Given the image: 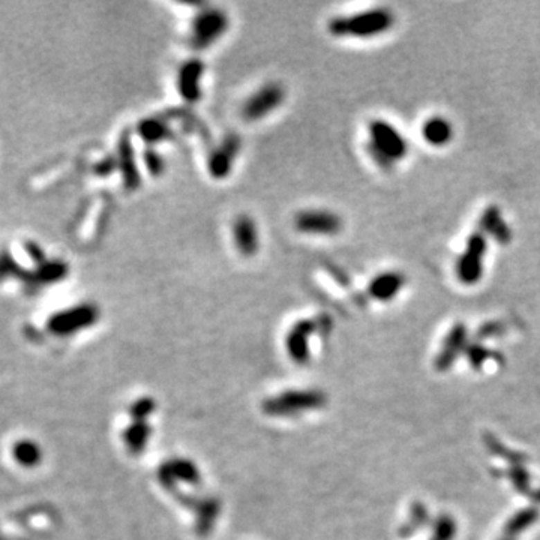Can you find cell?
<instances>
[{
	"label": "cell",
	"instance_id": "obj_18",
	"mask_svg": "<svg viewBox=\"0 0 540 540\" xmlns=\"http://www.w3.org/2000/svg\"><path fill=\"white\" fill-rule=\"evenodd\" d=\"M155 401L149 398V396H144V398L137 399L131 405L129 414L134 422H146L150 414L155 411Z\"/></svg>",
	"mask_w": 540,
	"mask_h": 540
},
{
	"label": "cell",
	"instance_id": "obj_2",
	"mask_svg": "<svg viewBox=\"0 0 540 540\" xmlns=\"http://www.w3.org/2000/svg\"><path fill=\"white\" fill-rule=\"evenodd\" d=\"M368 144L371 155L381 165H392L408 152L404 135L389 122L377 119L368 125Z\"/></svg>",
	"mask_w": 540,
	"mask_h": 540
},
{
	"label": "cell",
	"instance_id": "obj_17",
	"mask_svg": "<svg viewBox=\"0 0 540 540\" xmlns=\"http://www.w3.org/2000/svg\"><path fill=\"white\" fill-rule=\"evenodd\" d=\"M138 135L143 141L158 144L170 137V131L167 125L159 119H146L138 125Z\"/></svg>",
	"mask_w": 540,
	"mask_h": 540
},
{
	"label": "cell",
	"instance_id": "obj_3",
	"mask_svg": "<svg viewBox=\"0 0 540 540\" xmlns=\"http://www.w3.org/2000/svg\"><path fill=\"white\" fill-rule=\"evenodd\" d=\"M230 17L221 8H206L198 12L191 23L189 39L197 50H207L227 33Z\"/></svg>",
	"mask_w": 540,
	"mask_h": 540
},
{
	"label": "cell",
	"instance_id": "obj_7",
	"mask_svg": "<svg viewBox=\"0 0 540 540\" xmlns=\"http://www.w3.org/2000/svg\"><path fill=\"white\" fill-rule=\"evenodd\" d=\"M206 65L200 59H189L179 66L176 87L183 101L195 104L203 96L201 81L204 78Z\"/></svg>",
	"mask_w": 540,
	"mask_h": 540
},
{
	"label": "cell",
	"instance_id": "obj_12",
	"mask_svg": "<svg viewBox=\"0 0 540 540\" xmlns=\"http://www.w3.org/2000/svg\"><path fill=\"white\" fill-rule=\"evenodd\" d=\"M485 254V245L482 237H473L470 240V245L465 251V255L461 258V264H459V278L464 282L471 284L479 279L482 273V258Z\"/></svg>",
	"mask_w": 540,
	"mask_h": 540
},
{
	"label": "cell",
	"instance_id": "obj_11",
	"mask_svg": "<svg viewBox=\"0 0 540 540\" xmlns=\"http://www.w3.org/2000/svg\"><path fill=\"white\" fill-rule=\"evenodd\" d=\"M239 149H240V143L234 137H228L224 143H221V146L218 149H215L209 161H207V170H209V174L213 179H218V180L227 177L231 173L234 161L237 158Z\"/></svg>",
	"mask_w": 540,
	"mask_h": 540
},
{
	"label": "cell",
	"instance_id": "obj_1",
	"mask_svg": "<svg viewBox=\"0 0 540 540\" xmlns=\"http://www.w3.org/2000/svg\"><path fill=\"white\" fill-rule=\"evenodd\" d=\"M395 18L383 8L368 9L351 15H341L329 21V32L336 38H374L386 33L393 26Z\"/></svg>",
	"mask_w": 540,
	"mask_h": 540
},
{
	"label": "cell",
	"instance_id": "obj_16",
	"mask_svg": "<svg viewBox=\"0 0 540 540\" xmlns=\"http://www.w3.org/2000/svg\"><path fill=\"white\" fill-rule=\"evenodd\" d=\"M219 513V503L216 500H206L197 506V530L200 534H207L212 530Z\"/></svg>",
	"mask_w": 540,
	"mask_h": 540
},
{
	"label": "cell",
	"instance_id": "obj_9",
	"mask_svg": "<svg viewBox=\"0 0 540 540\" xmlns=\"http://www.w3.org/2000/svg\"><path fill=\"white\" fill-rule=\"evenodd\" d=\"M233 243L237 252L245 258L254 257L260 249V231L252 216L242 213L233 222Z\"/></svg>",
	"mask_w": 540,
	"mask_h": 540
},
{
	"label": "cell",
	"instance_id": "obj_6",
	"mask_svg": "<svg viewBox=\"0 0 540 540\" xmlns=\"http://www.w3.org/2000/svg\"><path fill=\"white\" fill-rule=\"evenodd\" d=\"M285 89L279 83H267L257 89L242 105V116L246 122H260L275 113L285 101Z\"/></svg>",
	"mask_w": 540,
	"mask_h": 540
},
{
	"label": "cell",
	"instance_id": "obj_13",
	"mask_svg": "<svg viewBox=\"0 0 540 540\" xmlns=\"http://www.w3.org/2000/svg\"><path fill=\"white\" fill-rule=\"evenodd\" d=\"M422 134L423 138H425L431 146L441 147L446 146V144L453 138V126L447 119H444V117L434 116L423 125Z\"/></svg>",
	"mask_w": 540,
	"mask_h": 540
},
{
	"label": "cell",
	"instance_id": "obj_8",
	"mask_svg": "<svg viewBox=\"0 0 540 540\" xmlns=\"http://www.w3.org/2000/svg\"><path fill=\"white\" fill-rule=\"evenodd\" d=\"M158 479L167 491L176 492V485L179 482L197 485L200 482L201 476L192 461L185 458H176L173 461L161 465L158 471Z\"/></svg>",
	"mask_w": 540,
	"mask_h": 540
},
{
	"label": "cell",
	"instance_id": "obj_15",
	"mask_svg": "<svg viewBox=\"0 0 540 540\" xmlns=\"http://www.w3.org/2000/svg\"><path fill=\"white\" fill-rule=\"evenodd\" d=\"M152 435V428L147 422H132L131 425L123 431V441L129 453L138 455L146 449L149 438Z\"/></svg>",
	"mask_w": 540,
	"mask_h": 540
},
{
	"label": "cell",
	"instance_id": "obj_14",
	"mask_svg": "<svg viewBox=\"0 0 540 540\" xmlns=\"http://www.w3.org/2000/svg\"><path fill=\"white\" fill-rule=\"evenodd\" d=\"M404 279L401 275L386 272L377 275L369 284V293L378 300H389L401 290Z\"/></svg>",
	"mask_w": 540,
	"mask_h": 540
},
{
	"label": "cell",
	"instance_id": "obj_5",
	"mask_svg": "<svg viewBox=\"0 0 540 540\" xmlns=\"http://www.w3.org/2000/svg\"><path fill=\"white\" fill-rule=\"evenodd\" d=\"M293 225L296 231L305 236L330 237L342 230V219L338 213L329 209L309 207L294 215Z\"/></svg>",
	"mask_w": 540,
	"mask_h": 540
},
{
	"label": "cell",
	"instance_id": "obj_10",
	"mask_svg": "<svg viewBox=\"0 0 540 540\" xmlns=\"http://www.w3.org/2000/svg\"><path fill=\"white\" fill-rule=\"evenodd\" d=\"M315 330L312 320H300L287 333V353L297 365H305L309 360V338Z\"/></svg>",
	"mask_w": 540,
	"mask_h": 540
},
{
	"label": "cell",
	"instance_id": "obj_4",
	"mask_svg": "<svg viewBox=\"0 0 540 540\" xmlns=\"http://www.w3.org/2000/svg\"><path fill=\"white\" fill-rule=\"evenodd\" d=\"M324 402L326 398L317 390H287L266 399L263 411L269 416H296V414L317 410L323 407Z\"/></svg>",
	"mask_w": 540,
	"mask_h": 540
}]
</instances>
